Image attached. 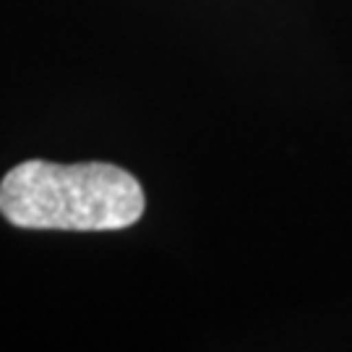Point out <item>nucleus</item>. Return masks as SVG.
I'll use <instances>...</instances> for the list:
<instances>
[{
    "mask_svg": "<svg viewBox=\"0 0 352 352\" xmlns=\"http://www.w3.org/2000/svg\"><path fill=\"white\" fill-rule=\"evenodd\" d=\"M146 209L144 188L110 162L16 164L0 183V214L24 230L110 232L136 225Z\"/></svg>",
    "mask_w": 352,
    "mask_h": 352,
    "instance_id": "nucleus-1",
    "label": "nucleus"
}]
</instances>
